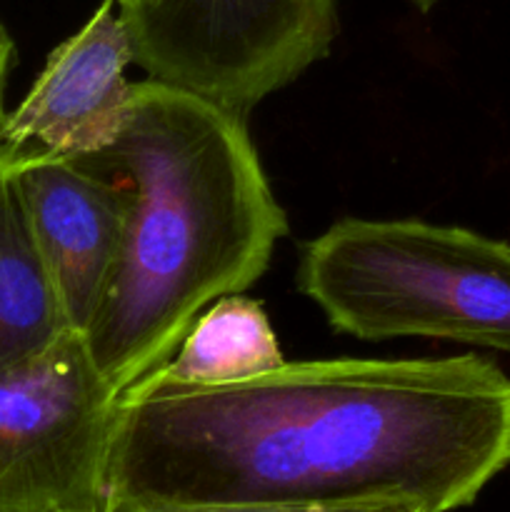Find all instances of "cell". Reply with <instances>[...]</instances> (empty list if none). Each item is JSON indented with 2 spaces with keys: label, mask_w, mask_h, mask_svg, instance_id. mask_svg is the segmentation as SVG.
Returning a JSON list of instances; mask_svg holds the SVG:
<instances>
[{
  "label": "cell",
  "mask_w": 510,
  "mask_h": 512,
  "mask_svg": "<svg viewBox=\"0 0 510 512\" xmlns=\"http://www.w3.org/2000/svg\"><path fill=\"white\" fill-rule=\"evenodd\" d=\"M510 465V378L478 355L308 360L215 388L120 393L108 505L465 508Z\"/></svg>",
  "instance_id": "6da1fadb"
},
{
  "label": "cell",
  "mask_w": 510,
  "mask_h": 512,
  "mask_svg": "<svg viewBox=\"0 0 510 512\" xmlns=\"http://www.w3.org/2000/svg\"><path fill=\"white\" fill-rule=\"evenodd\" d=\"M15 60V43L8 35L5 25L0 23V123L5 118V85H8L10 65Z\"/></svg>",
  "instance_id": "8fae6325"
},
{
  "label": "cell",
  "mask_w": 510,
  "mask_h": 512,
  "mask_svg": "<svg viewBox=\"0 0 510 512\" xmlns=\"http://www.w3.org/2000/svg\"><path fill=\"white\" fill-rule=\"evenodd\" d=\"M410 3H413L418 10H423V13H428V10L435 8V5H438L440 0H410Z\"/></svg>",
  "instance_id": "7c38bea8"
},
{
  "label": "cell",
  "mask_w": 510,
  "mask_h": 512,
  "mask_svg": "<svg viewBox=\"0 0 510 512\" xmlns=\"http://www.w3.org/2000/svg\"><path fill=\"white\" fill-rule=\"evenodd\" d=\"M150 80L248 115L330 53L335 0H138L118 5Z\"/></svg>",
  "instance_id": "277c9868"
},
{
  "label": "cell",
  "mask_w": 510,
  "mask_h": 512,
  "mask_svg": "<svg viewBox=\"0 0 510 512\" xmlns=\"http://www.w3.org/2000/svg\"><path fill=\"white\" fill-rule=\"evenodd\" d=\"M283 363L278 335L263 305L243 295H225L195 318L180 340L178 355L150 375L160 383L215 388L245 383Z\"/></svg>",
  "instance_id": "9c48e42d"
},
{
  "label": "cell",
  "mask_w": 510,
  "mask_h": 512,
  "mask_svg": "<svg viewBox=\"0 0 510 512\" xmlns=\"http://www.w3.org/2000/svg\"><path fill=\"white\" fill-rule=\"evenodd\" d=\"M298 288L358 340L435 338L510 355V243L475 230L338 220L303 245Z\"/></svg>",
  "instance_id": "3957f363"
},
{
  "label": "cell",
  "mask_w": 510,
  "mask_h": 512,
  "mask_svg": "<svg viewBox=\"0 0 510 512\" xmlns=\"http://www.w3.org/2000/svg\"><path fill=\"white\" fill-rule=\"evenodd\" d=\"M418 510L400 503H135L108 505V512H403ZM425 512V510H423Z\"/></svg>",
  "instance_id": "30bf717a"
},
{
  "label": "cell",
  "mask_w": 510,
  "mask_h": 512,
  "mask_svg": "<svg viewBox=\"0 0 510 512\" xmlns=\"http://www.w3.org/2000/svg\"><path fill=\"white\" fill-rule=\"evenodd\" d=\"M75 165L128 195L118 263L85 333L120 395L208 305L258 283L288 220L243 115L160 80L133 83L118 138Z\"/></svg>",
  "instance_id": "7a4b0ae2"
},
{
  "label": "cell",
  "mask_w": 510,
  "mask_h": 512,
  "mask_svg": "<svg viewBox=\"0 0 510 512\" xmlns=\"http://www.w3.org/2000/svg\"><path fill=\"white\" fill-rule=\"evenodd\" d=\"M13 175L65 323L85 335L123 245L125 188L65 160L25 165Z\"/></svg>",
  "instance_id": "52a82bcc"
},
{
  "label": "cell",
  "mask_w": 510,
  "mask_h": 512,
  "mask_svg": "<svg viewBox=\"0 0 510 512\" xmlns=\"http://www.w3.org/2000/svg\"><path fill=\"white\" fill-rule=\"evenodd\" d=\"M68 328L15 175L0 163V368Z\"/></svg>",
  "instance_id": "ba28073f"
},
{
  "label": "cell",
  "mask_w": 510,
  "mask_h": 512,
  "mask_svg": "<svg viewBox=\"0 0 510 512\" xmlns=\"http://www.w3.org/2000/svg\"><path fill=\"white\" fill-rule=\"evenodd\" d=\"M118 5H130V3H138V0H115Z\"/></svg>",
  "instance_id": "4fadbf2b"
},
{
  "label": "cell",
  "mask_w": 510,
  "mask_h": 512,
  "mask_svg": "<svg viewBox=\"0 0 510 512\" xmlns=\"http://www.w3.org/2000/svg\"><path fill=\"white\" fill-rule=\"evenodd\" d=\"M118 398L85 335L0 368V512H108Z\"/></svg>",
  "instance_id": "5b68a950"
},
{
  "label": "cell",
  "mask_w": 510,
  "mask_h": 512,
  "mask_svg": "<svg viewBox=\"0 0 510 512\" xmlns=\"http://www.w3.org/2000/svg\"><path fill=\"white\" fill-rule=\"evenodd\" d=\"M133 43L115 0L48 55L20 105L0 123V163L15 173L33 163L75 160L108 148L128 118Z\"/></svg>",
  "instance_id": "8992f818"
},
{
  "label": "cell",
  "mask_w": 510,
  "mask_h": 512,
  "mask_svg": "<svg viewBox=\"0 0 510 512\" xmlns=\"http://www.w3.org/2000/svg\"><path fill=\"white\" fill-rule=\"evenodd\" d=\"M403 512H423V510H403Z\"/></svg>",
  "instance_id": "5bb4252c"
}]
</instances>
